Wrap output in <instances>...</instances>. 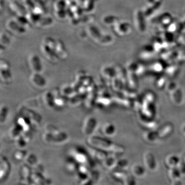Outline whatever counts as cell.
I'll list each match as a JSON object with an SVG mask.
<instances>
[{
	"instance_id": "cell-10",
	"label": "cell",
	"mask_w": 185,
	"mask_h": 185,
	"mask_svg": "<svg viewBox=\"0 0 185 185\" xmlns=\"http://www.w3.org/2000/svg\"><path fill=\"white\" fill-rule=\"evenodd\" d=\"M32 173V168L25 163L23 164L20 169V175L22 178L21 183L24 185H29L31 182Z\"/></svg>"
},
{
	"instance_id": "cell-21",
	"label": "cell",
	"mask_w": 185,
	"mask_h": 185,
	"mask_svg": "<svg viewBox=\"0 0 185 185\" xmlns=\"http://www.w3.org/2000/svg\"><path fill=\"white\" fill-rule=\"evenodd\" d=\"M60 90L61 94L64 97H66L67 98L73 97V96L75 95L77 93V92L74 91V87L66 85L65 86H63L61 89Z\"/></svg>"
},
{
	"instance_id": "cell-9",
	"label": "cell",
	"mask_w": 185,
	"mask_h": 185,
	"mask_svg": "<svg viewBox=\"0 0 185 185\" xmlns=\"http://www.w3.org/2000/svg\"><path fill=\"white\" fill-rule=\"evenodd\" d=\"M10 171V163L6 157L2 155L0 159V179L1 181L6 179Z\"/></svg>"
},
{
	"instance_id": "cell-6",
	"label": "cell",
	"mask_w": 185,
	"mask_h": 185,
	"mask_svg": "<svg viewBox=\"0 0 185 185\" xmlns=\"http://www.w3.org/2000/svg\"><path fill=\"white\" fill-rule=\"evenodd\" d=\"M34 87L39 89H43L47 85V81L41 73H32L29 78Z\"/></svg>"
},
{
	"instance_id": "cell-2",
	"label": "cell",
	"mask_w": 185,
	"mask_h": 185,
	"mask_svg": "<svg viewBox=\"0 0 185 185\" xmlns=\"http://www.w3.org/2000/svg\"><path fill=\"white\" fill-rule=\"evenodd\" d=\"M87 142L90 148L103 151L108 153L119 154L123 151V149L119 145L113 144L105 138L97 136L92 135L87 137Z\"/></svg>"
},
{
	"instance_id": "cell-34",
	"label": "cell",
	"mask_w": 185,
	"mask_h": 185,
	"mask_svg": "<svg viewBox=\"0 0 185 185\" xmlns=\"http://www.w3.org/2000/svg\"><path fill=\"white\" fill-rule=\"evenodd\" d=\"M24 185V184H22V183H20V184H18V185Z\"/></svg>"
},
{
	"instance_id": "cell-8",
	"label": "cell",
	"mask_w": 185,
	"mask_h": 185,
	"mask_svg": "<svg viewBox=\"0 0 185 185\" xmlns=\"http://www.w3.org/2000/svg\"><path fill=\"white\" fill-rule=\"evenodd\" d=\"M144 166L150 172L156 171L157 168V163L154 155L151 153H145L144 155Z\"/></svg>"
},
{
	"instance_id": "cell-11",
	"label": "cell",
	"mask_w": 185,
	"mask_h": 185,
	"mask_svg": "<svg viewBox=\"0 0 185 185\" xmlns=\"http://www.w3.org/2000/svg\"><path fill=\"white\" fill-rule=\"evenodd\" d=\"M42 51L43 53L44 56L46 57V58L51 63H56L58 62L60 60L58 56L56 54L55 50L51 49L46 45H44L42 47Z\"/></svg>"
},
{
	"instance_id": "cell-33",
	"label": "cell",
	"mask_w": 185,
	"mask_h": 185,
	"mask_svg": "<svg viewBox=\"0 0 185 185\" xmlns=\"http://www.w3.org/2000/svg\"><path fill=\"white\" fill-rule=\"evenodd\" d=\"M29 185H39L38 184H36L35 182H33V181H31V182H30V184H29Z\"/></svg>"
},
{
	"instance_id": "cell-3",
	"label": "cell",
	"mask_w": 185,
	"mask_h": 185,
	"mask_svg": "<svg viewBox=\"0 0 185 185\" xmlns=\"http://www.w3.org/2000/svg\"><path fill=\"white\" fill-rule=\"evenodd\" d=\"M18 114L29 120L33 125V128L38 127L42 121L41 115L26 105H22L18 108Z\"/></svg>"
},
{
	"instance_id": "cell-13",
	"label": "cell",
	"mask_w": 185,
	"mask_h": 185,
	"mask_svg": "<svg viewBox=\"0 0 185 185\" xmlns=\"http://www.w3.org/2000/svg\"><path fill=\"white\" fill-rule=\"evenodd\" d=\"M146 168L140 164H134L131 168V173L136 178H141L146 175Z\"/></svg>"
},
{
	"instance_id": "cell-23",
	"label": "cell",
	"mask_w": 185,
	"mask_h": 185,
	"mask_svg": "<svg viewBox=\"0 0 185 185\" xmlns=\"http://www.w3.org/2000/svg\"><path fill=\"white\" fill-rule=\"evenodd\" d=\"M25 164L30 166L31 168L34 167L38 164V158L36 155L33 153L27 154L24 160Z\"/></svg>"
},
{
	"instance_id": "cell-19",
	"label": "cell",
	"mask_w": 185,
	"mask_h": 185,
	"mask_svg": "<svg viewBox=\"0 0 185 185\" xmlns=\"http://www.w3.org/2000/svg\"><path fill=\"white\" fill-rule=\"evenodd\" d=\"M180 160L178 157L175 155H170L168 156L166 159V165L168 166L169 169L176 168L178 166L180 162Z\"/></svg>"
},
{
	"instance_id": "cell-17",
	"label": "cell",
	"mask_w": 185,
	"mask_h": 185,
	"mask_svg": "<svg viewBox=\"0 0 185 185\" xmlns=\"http://www.w3.org/2000/svg\"><path fill=\"white\" fill-rule=\"evenodd\" d=\"M55 52L60 60H66L68 56L67 51L62 43L56 44Z\"/></svg>"
},
{
	"instance_id": "cell-7",
	"label": "cell",
	"mask_w": 185,
	"mask_h": 185,
	"mask_svg": "<svg viewBox=\"0 0 185 185\" xmlns=\"http://www.w3.org/2000/svg\"><path fill=\"white\" fill-rule=\"evenodd\" d=\"M71 157L79 165H86L88 166L90 161L89 157L86 152L81 150H74L71 152Z\"/></svg>"
},
{
	"instance_id": "cell-24",
	"label": "cell",
	"mask_w": 185,
	"mask_h": 185,
	"mask_svg": "<svg viewBox=\"0 0 185 185\" xmlns=\"http://www.w3.org/2000/svg\"><path fill=\"white\" fill-rule=\"evenodd\" d=\"M168 176L169 177L171 181L177 180V179H181L182 175L181 173L178 170V168H171L169 169L168 172Z\"/></svg>"
},
{
	"instance_id": "cell-12",
	"label": "cell",
	"mask_w": 185,
	"mask_h": 185,
	"mask_svg": "<svg viewBox=\"0 0 185 185\" xmlns=\"http://www.w3.org/2000/svg\"><path fill=\"white\" fill-rule=\"evenodd\" d=\"M0 79L5 84H9L13 81V75L10 67L0 68Z\"/></svg>"
},
{
	"instance_id": "cell-16",
	"label": "cell",
	"mask_w": 185,
	"mask_h": 185,
	"mask_svg": "<svg viewBox=\"0 0 185 185\" xmlns=\"http://www.w3.org/2000/svg\"><path fill=\"white\" fill-rule=\"evenodd\" d=\"M79 165L72 157L66 160L65 164L66 171L69 173H77L78 170Z\"/></svg>"
},
{
	"instance_id": "cell-31",
	"label": "cell",
	"mask_w": 185,
	"mask_h": 185,
	"mask_svg": "<svg viewBox=\"0 0 185 185\" xmlns=\"http://www.w3.org/2000/svg\"><path fill=\"white\" fill-rule=\"evenodd\" d=\"M178 170L181 173L182 176H185V161H180L178 166H177Z\"/></svg>"
},
{
	"instance_id": "cell-4",
	"label": "cell",
	"mask_w": 185,
	"mask_h": 185,
	"mask_svg": "<svg viewBox=\"0 0 185 185\" xmlns=\"http://www.w3.org/2000/svg\"><path fill=\"white\" fill-rule=\"evenodd\" d=\"M97 125V120L94 116H88L86 118L83 124L82 132L87 137L92 135Z\"/></svg>"
},
{
	"instance_id": "cell-1",
	"label": "cell",
	"mask_w": 185,
	"mask_h": 185,
	"mask_svg": "<svg viewBox=\"0 0 185 185\" xmlns=\"http://www.w3.org/2000/svg\"><path fill=\"white\" fill-rule=\"evenodd\" d=\"M42 138L45 144L49 145H63L68 141V134L59 129L51 124L45 125Z\"/></svg>"
},
{
	"instance_id": "cell-27",
	"label": "cell",
	"mask_w": 185,
	"mask_h": 185,
	"mask_svg": "<svg viewBox=\"0 0 185 185\" xmlns=\"http://www.w3.org/2000/svg\"><path fill=\"white\" fill-rule=\"evenodd\" d=\"M128 161L127 160H124V159H121V160H117L116 162L115 166L114 169L124 170L128 167Z\"/></svg>"
},
{
	"instance_id": "cell-22",
	"label": "cell",
	"mask_w": 185,
	"mask_h": 185,
	"mask_svg": "<svg viewBox=\"0 0 185 185\" xmlns=\"http://www.w3.org/2000/svg\"><path fill=\"white\" fill-rule=\"evenodd\" d=\"M9 115V108L7 105L3 104L0 109V124H3L7 120Z\"/></svg>"
},
{
	"instance_id": "cell-18",
	"label": "cell",
	"mask_w": 185,
	"mask_h": 185,
	"mask_svg": "<svg viewBox=\"0 0 185 185\" xmlns=\"http://www.w3.org/2000/svg\"><path fill=\"white\" fill-rule=\"evenodd\" d=\"M23 132L24 131L23 129L18 124H16L13 125L12 128L10 129L9 134L10 138H12V140H15L18 137L21 136Z\"/></svg>"
},
{
	"instance_id": "cell-15",
	"label": "cell",
	"mask_w": 185,
	"mask_h": 185,
	"mask_svg": "<svg viewBox=\"0 0 185 185\" xmlns=\"http://www.w3.org/2000/svg\"><path fill=\"white\" fill-rule=\"evenodd\" d=\"M42 100L46 107L50 108H54L55 96L52 91L46 92L42 97Z\"/></svg>"
},
{
	"instance_id": "cell-26",
	"label": "cell",
	"mask_w": 185,
	"mask_h": 185,
	"mask_svg": "<svg viewBox=\"0 0 185 185\" xmlns=\"http://www.w3.org/2000/svg\"><path fill=\"white\" fill-rule=\"evenodd\" d=\"M83 99L84 98H82V94L80 95H77L76 94L75 95L73 96V97L70 98V99L68 100V102L70 104H71L72 106H77L81 104V103L82 102Z\"/></svg>"
},
{
	"instance_id": "cell-32",
	"label": "cell",
	"mask_w": 185,
	"mask_h": 185,
	"mask_svg": "<svg viewBox=\"0 0 185 185\" xmlns=\"http://www.w3.org/2000/svg\"><path fill=\"white\" fill-rule=\"evenodd\" d=\"M171 185H183V184H182V180L181 179H179L172 181Z\"/></svg>"
},
{
	"instance_id": "cell-28",
	"label": "cell",
	"mask_w": 185,
	"mask_h": 185,
	"mask_svg": "<svg viewBox=\"0 0 185 185\" xmlns=\"http://www.w3.org/2000/svg\"><path fill=\"white\" fill-rule=\"evenodd\" d=\"M123 182L124 185H137L136 177L132 174H128Z\"/></svg>"
},
{
	"instance_id": "cell-20",
	"label": "cell",
	"mask_w": 185,
	"mask_h": 185,
	"mask_svg": "<svg viewBox=\"0 0 185 185\" xmlns=\"http://www.w3.org/2000/svg\"><path fill=\"white\" fill-rule=\"evenodd\" d=\"M111 175L113 178L116 181L124 182L128 174L125 173V171L124 170L114 169L113 170Z\"/></svg>"
},
{
	"instance_id": "cell-25",
	"label": "cell",
	"mask_w": 185,
	"mask_h": 185,
	"mask_svg": "<svg viewBox=\"0 0 185 185\" xmlns=\"http://www.w3.org/2000/svg\"><path fill=\"white\" fill-rule=\"evenodd\" d=\"M27 151L23 149H19L13 154V157L16 161H24L25 158L27 156Z\"/></svg>"
},
{
	"instance_id": "cell-30",
	"label": "cell",
	"mask_w": 185,
	"mask_h": 185,
	"mask_svg": "<svg viewBox=\"0 0 185 185\" xmlns=\"http://www.w3.org/2000/svg\"><path fill=\"white\" fill-rule=\"evenodd\" d=\"M113 127L112 124H106L104 125V127H103L102 131L103 133L105 135H111L113 133Z\"/></svg>"
},
{
	"instance_id": "cell-5",
	"label": "cell",
	"mask_w": 185,
	"mask_h": 185,
	"mask_svg": "<svg viewBox=\"0 0 185 185\" xmlns=\"http://www.w3.org/2000/svg\"><path fill=\"white\" fill-rule=\"evenodd\" d=\"M29 64L32 73H41L43 71L42 63L38 56H30L29 58Z\"/></svg>"
},
{
	"instance_id": "cell-14",
	"label": "cell",
	"mask_w": 185,
	"mask_h": 185,
	"mask_svg": "<svg viewBox=\"0 0 185 185\" xmlns=\"http://www.w3.org/2000/svg\"><path fill=\"white\" fill-rule=\"evenodd\" d=\"M16 124H18L23 129L24 132H30L31 130L33 129V125L30 121L22 116L18 115L16 121Z\"/></svg>"
},
{
	"instance_id": "cell-29",
	"label": "cell",
	"mask_w": 185,
	"mask_h": 185,
	"mask_svg": "<svg viewBox=\"0 0 185 185\" xmlns=\"http://www.w3.org/2000/svg\"><path fill=\"white\" fill-rule=\"evenodd\" d=\"M14 141H15L16 146L18 149H24L28 144L27 141H26L25 140H24V138H23L22 136V135L21 136L18 137L17 140H15Z\"/></svg>"
}]
</instances>
